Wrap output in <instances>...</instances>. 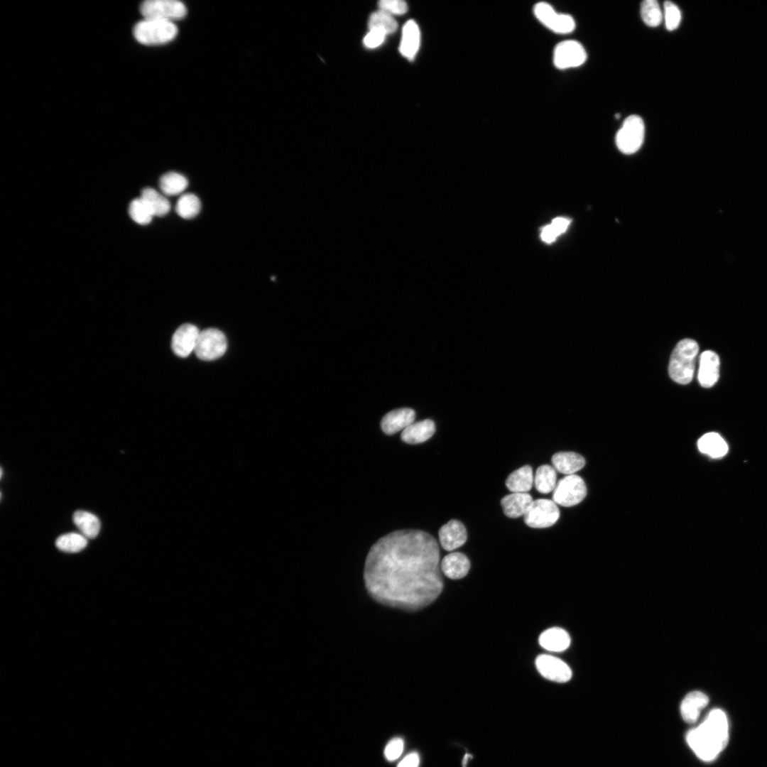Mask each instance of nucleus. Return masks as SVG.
Returning <instances> with one entry per match:
<instances>
[{
    "label": "nucleus",
    "mask_w": 767,
    "mask_h": 767,
    "mask_svg": "<svg viewBox=\"0 0 767 767\" xmlns=\"http://www.w3.org/2000/svg\"><path fill=\"white\" fill-rule=\"evenodd\" d=\"M379 7L380 10L387 12L391 15H401L405 13L408 10L406 3L402 0H381L379 1Z\"/></svg>",
    "instance_id": "36"
},
{
    "label": "nucleus",
    "mask_w": 767,
    "mask_h": 767,
    "mask_svg": "<svg viewBox=\"0 0 767 767\" xmlns=\"http://www.w3.org/2000/svg\"><path fill=\"white\" fill-rule=\"evenodd\" d=\"M2 474H3V469H2V468H1V475H0L1 478L2 477Z\"/></svg>",
    "instance_id": "42"
},
{
    "label": "nucleus",
    "mask_w": 767,
    "mask_h": 767,
    "mask_svg": "<svg viewBox=\"0 0 767 767\" xmlns=\"http://www.w3.org/2000/svg\"><path fill=\"white\" fill-rule=\"evenodd\" d=\"M708 697L700 691H692L686 695L680 705V713L687 723L695 722L700 712L707 705Z\"/></svg>",
    "instance_id": "17"
},
{
    "label": "nucleus",
    "mask_w": 767,
    "mask_h": 767,
    "mask_svg": "<svg viewBox=\"0 0 767 767\" xmlns=\"http://www.w3.org/2000/svg\"><path fill=\"white\" fill-rule=\"evenodd\" d=\"M559 517V508L553 500L538 499L532 501L523 519L531 528H545L554 525Z\"/></svg>",
    "instance_id": "7"
},
{
    "label": "nucleus",
    "mask_w": 767,
    "mask_h": 767,
    "mask_svg": "<svg viewBox=\"0 0 767 767\" xmlns=\"http://www.w3.org/2000/svg\"><path fill=\"white\" fill-rule=\"evenodd\" d=\"M551 462L556 471L566 475L575 474L585 464L584 458L572 452H557L553 455Z\"/></svg>",
    "instance_id": "23"
},
{
    "label": "nucleus",
    "mask_w": 767,
    "mask_h": 767,
    "mask_svg": "<svg viewBox=\"0 0 767 767\" xmlns=\"http://www.w3.org/2000/svg\"><path fill=\"white\" fill-rule=\"evenodd\" d=\"M540 645L547 651L562 652L570 644V637L567 632L559 627H553L544 631L539 637Z\"/></svg>",
    "instance_id": "22"
},
{
    "label": "nucleus",
    "mask_w": 767,
    "mask_h": 767,
    "mask_svg": "<svg viewBox=\"0 0 767 767\" xmlns=\"http://www.w3.org/2000/svg\"><path fill=\"white\" fill-rule=\"evenodd\" d=\"M558 234L551 224L544 227L542 229L541 238L544 241L547 243L553 242L555 240Z\"/></svg>",
    "instance_id": "40"
},
{
    "label": "nucleus",
    "mask_w": 767,
    "mask_h": 767,
    "mask_svg": "<svg viewBox=\"0 0 767 767\" xmlns=\"http://www.w3.org/2000/svg\"><path fill=\"white\" fill-rule=\"evenodd\" d=\"M143 18H151L173 22L184 18L187 8L178 0H146L139 7Z\"/></svg>",
    "instance_id": "6"
},
{
    "label": "nucleus",
    "mask_w": 767,
    "mask_h": 767,
    "mask_svg": "<svg viewBox=\"0 0 767 767\" xmlns=\"http://www.w3.org/2000/svg\"><path fill=\"white\" fill-rule=\"evenodd\" d=\"M587 58V52L580 42L567 40L555 45L553 50V62L556 68L565 70L581 66L584 63Z\"/></svg>",
    "instance_id": "11"
},
{
    "label": "nucleus",
    "mask_w": 767,
    "mask_h": 767,
    "mask_svg": "<svg viewBox=\"0 0 767 767\" xmlns=\"http://www.w3.org/2000/svg\"><path fill=\"white\" fill-rule=\"evenodd\" d=\"M719 376V359L718 355L711 350L703 352L700 357L697 375L700 384L702 387L710 388L717 383Z\"/></svg>",
    "instance_id": "15"
},
{
    "label": "nucleus",
    "mask_w": 767,
    "mask_h": 767,
    "mask_svg": "<svg viewBox=\"0 0 767 767\" xmlns=\"http://www.w3.org/2000/svg\"><path fill=\"white\" fill-rule=\"evenodd\" d=\"M73 522L82 534L87 538H94L97 536L100 530V521L99 518L92 513L85 511H77L73 514Z\"/></svg>",
    "instance_id": "27"
},
{
    "label": "nucleus",
    "mask_w": 767,
    "mask_h": 767,
    "mask_svg": "<svg viewBox=\"0 0 767 767\" xmlns=\"http://www.w3.org/2000/svg\"><path fill=\"white\" fill-rule=\"evenodd\" d=\"M470 562L463 553L454 552L447 555L441 562V570L448 578L457 580L467 575Z\"/></svg>",
    "instance_id": "19"
},
{
    "label": "nucleus",
    "mask_w": 767,
    "mask_h": 767,
    "mask_svg": "<svg viewBox=\"0 0 767 767\" xmlns=\"http://www.w3.org/2000/svg\"><path fill=\"white\" fill-rule=\"evenodd\" d=\"M420 43V32L416 22L408 21L402 29L399 50L403 56L413 60L416 55Z\"/></svg>",
    "instance_id": "18"
},
{
    "label": "nucleus",
    "mask_w": 767,
    "mask_h": 767,
    "mask_svg": "<svg viewBox=\"0 0 767 767\" xmlns=\"http://www.w3.org/2000/svg\"><path fill=\"white\" fill-rule=\"evenodd\" d=\"M420 764L419 754L411 752L407 754L398 764L397 767H418Z\"/></svg>",
    "instance_id": "39"
},
{
    "label": "nucleus",
    "mask_w": 767,
    "mask_h": 767,
    "mask_svg": "<svg viewBox=\"0 0 767 767\" xmlns=\"http://www.w3.org/2000/svg\"><path fill=\"white\" fill-rule=\"evenodd\" d=\"M533 13L540 23L555 33L567 34L575 28V21L572 16L557 13L547 2L540 1L535 4Z\"/></svg>",
    "instance_id": "8"
},
{
    "label": "nucleus",
    "mask_w": 767,
    "mask_h": 767,
    "mask_svg": "<svg viewBox=\"0 0 767 767\" xmlns=\"http://www.w3.org/2000/svg\"><path fill=\"white\" fill-rule=\"evenodd\" d=\"M188 185L187 178L175 172H168L163 175L159 181V186L162 192L168 196L178 195L183 192Z\"/></svg>",
    "instance_id": "29"
},
{
    "label": "nucleus",
    "mask_w": 767,
    "mask_h": 767,
    "mask_svg": "<svg viewBox=\"0 0 767 767\" xmlns=\"http://www.w3.org/2000/svg\"><path fill=\"white\" fill-rule=\"evenodd\" d=\"M700 451L713 458H719L728 451V446L724 439L716 433H708L702 435L697 442Z\"/></svg>",
    "instance_id": "25"
},
{
    "label": "nucleus",
    "mask_w": 767,
    "mask_h": 767,
    "mask_svg": "<svg viewBox=\"0 0 767 767\" xmlns=\"http://www.w3.org/2000/svg\"><path fill=\"white\" fill-rule=\"evenodd\" d=\"M178 34V28L173 22L157 19L143 18L133 28V36L136 41L146 45L168 43Z\"/></svg>",
    "instance_id": "4"
},
{
    "label": "nucleus",
    "mask_w": 767,
    "mask_h": 767,
    "mask_svg": "<svg viewBox=\"0 0 767 767\" xmlns=\"http://www.w3.org/2000/svg\"><path fill=\"white\" fill-rule=\"evenodd\" d=\"M587 494L584 480L576 474L561 479L553 491V501L563 506H572L581 502Z\"/></svg>",
    "instance_id": "9"
},
{
    "label": "nucleus",
    "mask_w": 767,
    "mask_h": 767,
    "mask_svg": "<svg viewBox=\"0 0 767 767\" xmlns=\"http://www.w3.org/2000/svg\"><path fill=\"white\" fill-rule=\"evenodd\" d=\"M404 747L401 738H393L389 741L384 749V756L389 761L396 760L402 754Z\"/></svg>",
    "instance_id": "37"
},
{
    "label": "nucleus",
    "mask_w": 767,
    "mask_h": 767,
    "mask_svg": "<svg viewBox=\"0 0 767 767\" xmlns=\"http://www.w3.org/2000/svg\"><path fill=\"white\" fill-rule=\"evenodd\" d=\"M130 217L137 224L146 225L153 217L152 212L141 197L131 201L129 207Z\"/></svg>",
    "instance_id": "33"
},
{
    "label": "nucleus",
    "mask_w": 767,
    "mask_h": 767,
    "mask_svg": "<svg viewBox=\"0 0 767 767\" xmlns=\"http://www.w3.org/2000/svg\"><path fill=\"white\" fill-rule=\"evenodd\" d=\"M397 22L392 15L382 10L374 12L369 17V28H379L385 31L387 34L392 33L397 29Z\"/></svg>",
    "instance_id": "34"
},
{
    "label": "nucleus",
    "mask_w": 767,
    "mask_h": 767,
    "mask_svg": "<svg viewBox=\"0 0 767 767\" xmlns=\"http://www.w3.org/2000/svg\"><path fill=\"white\" fill-rule=\"evenodd\" d=\"M535 665L540 674L549 680L565 682L572 678L569 665L555 656L541 654L536 658Z\"/></svg>",
    "instance_id": "12"
},
{
    "label": "nucleus",
    "mask_w": 767,
    "mask_h": 767,
    "mask_svg": "<svg viewBox=\"0 0 767 767\" xmlns=\"http://www.w3.org/2000/svg\"><path fill=\"white\" fill-rule=\"evenodd\" d=\"M533 501L528 493H511L501 499V505L507 517L516 518L525 515Z\"/></svg>",
    "instance_id": "20"
},
{
    "label": "nucleus",
    "mask_w": 767,
    "mask_h": 767,
    "mask_svg": "<svg viewBox=\"0 0 767 767\" xmlns=\"http://www.w3.org/2000/svg\"><path fill=\"white\" fill-rule=\"evenodd\" d=\"M663 13L666 29L669 31L677 29L682 17L678 6L672 1H666L663 4Z\"/></svg>",
    "instance_id": "35"
},
{
    "label": "nucleus",
    "mask_w": 767,
    "mask_h": 767,
    "mask_svg": "<svg viewBox=\"0 0 767 767\" xmlns=\"http://www.w3.org/2000/svg\"><path fill=\"white\" fill-rule=\"evenodd\" d=\"M386 35L387 33L383 29L379 28H371L364 38V44L369 48H376L384 42Z\"/></svg>",
    "instance_id": "38"
},
{
    "label": "nucleus",
    "mask_w": 767,
    "mask_h": 767,
    "mask_svg": "<svg viewBox=\"0 0 767 767\" xmlns=\"http://www.w3.org/2000/svg\"><path fill=\"white\" fill-rule=\"evenodd\" d=\"M645 137V124L636 114L629 116L618 130L615 141L618 149L625 154L636 153L642 146Z\"/></svg>",
    "instance_id": "5"
},
{
    "label": "nucleus",
    "mask_w": 767,
    "mask_h": 767,
    "mask_svg": "<svg viewBox=\"0 0 767 767\" xmlns=\"http://www.w3.org/2000/svg\"><path fill=\"white\" fill-rule=\"evenodd\" d=\"M570 221L564 217H557L554 219L550 224L558 235L563 233L569 226Z\"/></svg>",
    "instance_id": "41"
},
{
    "label": "nucleus",
    "mask_w": 767,
    "mask_h": 767,
    "mask_svg": "<svg viewBox=\"0 0 767 767\" xmlns=\"http://www.w3.org/2000/svg\"><path fill=\"white\" fill-rule=\"evenodd\" d=\"M415 411L408 408L395 409L386 413L382 418L381 426L384 433L393 435L404 430L414 423Z\"/></svg>",
    "instance_id": "16"
},
{
    "label": "nucleus",
    "mask_w": 767,
    "mask_h": 767,
    "mask_svg": "<svg viewBox=\"0 0 767 767\" xmlns=\"http://www.w3.org/2000/svg\"><path fill=\"white\" fill-rule=\"evenodd\" d=\"M640 13L643 21L649 27H657L663 20V10L656 0L641 2Z\"/></svg>",
    "instance_id": "32"
},
{
    "label": "nucleus",
    "mask_w": 767,
    "mask_h": 767,
    "mask_svg": "<svg viewBox=\"0 0 767 767\" xmlns=\"http://www.w3.org/2000/svg\"><path fill=\"white\" fill-rule=\"evenodd\" d=\"M698 352V344L692 339H684L677 344L668 366L670 377L674 381L685 385L692 381Z\"/></svg>",
    "instance_id": "3"
},
{
    "label": "nucleus",
    "mask_w": 767,
    "mask_h": 767,
    "mask_svg": "<svg viewBox=\"0 0 767 767\" xmlns=\"http://www.w3.org/2000/svg\"><path fill=\"white\" fill-rule=\"evenodd\" d=\"M227 347L224 334L218 329L208 328L200 331L195 353L202 360L212 361L222 357Z\"/></svg>",
    "instance_id": "10"
},
{
    "label": "nucleus",
    "mask_w": 767,
    "mask_h": 767,
    "mask_svg": "<svg viewBox=\"0 0 767 767\" xmlns=\"http://www.w3.org/2000/svg\"><path fill=\"white\" fill-rule=\"evenodd\" d=\"M435 431V423L430 419L413 423L401 433V440L408 444H419L430 439Z\"/></svg>",
    "instance_id": "21"
},
{
    "label": "nucleus",
    "mask_w": 767,
    "mask_h": 767,
    "mask_svg": "<svg viewBox=\"0 0 767 767\" xmlns=\"http://www.w3.org/2000/svg\"><path fill=\"white\" fill-rule=\"evenodd\" d=\"M200 331L190 323L180 325L174 332L171 346L173 352L179 357L185 358L195 352Z\"/></svg>",
    "instance_id": "13"
},
{
    "label": "nucleus",
    "mask_w": 767,
    "mask_h": 767,
    "mask_svg": "<svg viewBox=\"0 0 767 767\" xmlns=\"http://www.w3.org/2000/svg\"><path fill=\"white\" fill-rule=\"evenodd\" d=\"M435 538L419 530L396 531L369 550L364 580L369 594L383 605L407 611L433 602L443 582Z\"/></svg>",
    "instance_id": "1"
},
{
    "label": "nucleus",
    "mask_w": 767,
    "mask_h": 767,
    "mask_svg": "<svg viewBox=\"0 0 767 767\" xmlns=\"http://www.w3.org/2000/svg\"><path fill=\"white\" fill-rule=\"evenodd\" d=\"M534 484L537 491L541 494H548L554 491L557 485L555 468L548 464L540 466L535 472Z\"/></svg>",
    "instance_id": "28"
},
{
    "label": "nucleus",
    "mask_w": 767,
    "mask_h": 767,
    "mask_svg": "<svg viewBox=\"0 0 767 767\" xmlns=\"http://www.w3.org/2000/svg\"><path fill=\"white\" fill-rule=\"evenodd\" d=\"M140 197L153 216L163 217L170 211V205L167 198L151 187L144 188Z\"/></svg>",
    "instance_id": "26"
},
{
    "label": "nucleus",
    "mask_w": 767,
    "mask_h": 767,
    "mask_svg": "<svg viewBox=\"0 0 767 767\" xmlns=\"http://www.w3.org/2000/svg\"><path fill=\"white\" fill-rule=\"evenodd\" d=\"M87 544V538L81 533H68L59 536L55 541L56 547L65 553H77Z\"/></svg>",
    "instance_id": "31"
},
{
    "label": "nucleus",
    "mask_w": 767,
    "mask_h": 767,
    "mask_svg": "<svg viewBox=\"0 0 767 767\" xmlns=\"http://www.w3.org/2000/svg\"><path fill=\"white\" fill-rule=\"evenodd\" d=\"M534 483L532 467L525 465L511 472L506 480V486L512 493H527Z\"/></svg>",
    "instance_id": "24"
},
{
    "label": "nucleus",
    "mask_w": 767,
    "mask_h": 767,
    "mask_svg": "<svg viewBox=\"0 0 767 767\" xmlns=\"http://www.w3.org/2000/svg\"><path fill=\"white\" fill-rule=\"evenodd\" d=\"M686 740L701 760L715 759L729 741V723L724 712L717 708L712 709L699 726L688 731Z\"/></svg>",
    "instance_id": "2"
},
{
    "label": "nucleus",
    "mask_w": 767,
    "mask_h": 767,
    "mask_svg": "<svg viewBox=\"0 0 767 767\" xmlns=\"http://www.w3.org/2000/svg\"><path fill=\"white\" fill-rule=\"evenodd\" d=\"M201 209L200 199L192 193L183 195L178 200L175 212L183 219H192L197 216Z\"/></svg>",
    "instance_id": "30"
},
{
    "label": "nucleus",
    "mask_w": 767,
    "mask_h": 767,
    "mask_svg": "<svg viewBox=\"0 0 767 767\" xmlns=\"http://www.w3.org/2000/svg\"><path fill=\"white\" fill-rule=\"evenodd\" d=\"M467 531L463 523L457 520H450L439 530V540L442 547L454 550L462 546L467 540Z\"/></svg>",
    "instance_id": "14"
}]
</instances>
